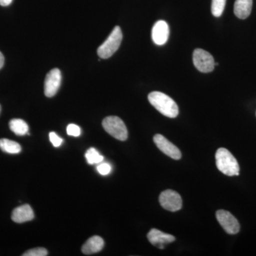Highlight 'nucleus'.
Returning a JSON list of instances; mask_svg holds the SVG:
<instances>
[{
	"instance_id": "1",
	"label": "nucleus",
	"mask_w": 256,
	"mask_h": 256,
	"mask_svg": "<svg viewBox=\"0 0 256 256\" xmlns=\"http://www.w3.org/2000/svg\"><path fill=\"white\" fill-rule=\"evenodd\" d=\"M148 100L153 107L166 117L174 118L178 116V104L172 98L159 92H152L148 96Z\"/></svg>"
},
{
	"instance_id": "2",
	"label": "nucleus",
	"mask_w": 256,
	"mask_h": 256,
	"mask_svg": "<svg viewBox=\"0 0 256 256\" xmlns=\"http://www.w3.org/2000/svg\"><path fill=\"white\" fill-rule=\"evenodd\" d=\"M216 164L220 172L227 176H238L240 168L236 159L225 148H220L216 153Z\"/></svg>"
},
{
	"instance_id": "3",
	"label": "nucleus",
	"mask_w": 256,
	"mask_h": 256,
	"mask_svg": "<svg viewBox=\"0 0 256 256\" xmlns=\"http://www.w3.org/2000/svg\"><path fill=\"white\" fill-rule=\"evenodd\" d=\"M122 33L119 26H116L105 42L98 48V55L101 58H110L120 46Z\"/></svg>"
},
{
	"instance_id": "4",
	"label": "nucleus",
	"mask_w": 256,
	"mask_h": 256,
	"mask_svg": "<svg viewBox=\"0 0 256 256\" xmlns=\"http://www.w3.org/2000/svg\"><path fill=\"white\" fill-rule=\"evenodd\" d=\"M102 124L106 132L116 139L120 141H124L128 139L127 128L124 121L117 116L106 118L102 121Z\"/></svg>"
},
{
	"instance_id": "5",
	"label": "nucleus",
	"mask_w": 256,
	"mask_h": 256,
	"mask_svg": "<svg viewBox=\"0 0 256 256\" xmlns=\"http://www.w3.org/2000/svg\"><path fill=\"white\" fill-rule=\"evenodd\" d=\"M194 65L202 73L213 72L215 67L214 58L206 50L196 48L193 53Z\"/></svg>"
},
{
	"instance_id": "6",
	"label": "nucleus",
	"mask_w": 256,
	"mask_h": 256,
	"mask_svg": "<svg viewBox=\"0 0 256 256\" xmlns=\"http://www.w3.org/2000/svg\"><path fill=\"white\" fill-rule=\"evenodd\" d=\"M159 201L161 206L170 212H178L182 206V200L180 195L178 192L171 190L162 192Z\"/></svg>"
},
{
	"instance_id": "7",
	"label": "nucleus",
	"mask_w": 256,
	"mask_h": 256,
	"mask_svg": "<svg viewBox=\"0 0 256 256\" xmlns=\"http://www.w3.org/2000/svg\"><path fill=\"white\" fill-rule=\"evenodd\" d=\"M218 223L228 234H236L240 230V225L236 218L230 212L225 210H218L216 214Z\"/></svg>"
},
{
	"instance_id": "8",
	"label": "nucleus",
	"mask_w": 256,
	"mask_h": 256,
	"mask_svg": "<svg viewBox=\"0 0 256 256\" xmlns=\"http://www.w3.org/2000/svg\"><path fill=\"white\" fill-rule=\"evenodd\" d=\"M62 82V74L60 69L54 68L47 74L44 82V94L46 97L52 98L58 92Z\"/></svg>"
},
{
	"instance_id": "9",
	"label": "nucleus",
	"mask_w": 256,
	"mask_h": 256,
	"mask_svg": "<svg viewBox=\"0 0 256 256\" xmlns=\"http://www.w3.org/2000/svg\"><path fill=\"white\" fill-rule=\"evenodd\" d=\"M153 140L156 143V146L166 156L174 160L181 159V152L178 149V148L170 142L164 136L160 134H156L153 138Z\"/></svg>"
},
{
	"instance_id": "10",
	"label": "nucleus",
	"mask_w": 256,
	"mask_h": 256,
	"mask_svg": "<svg viewBox=\"0 0 256 256\" xmlns=\"http://www.w3.org/2000/svg\"><path fill=\"white\" fill-rule=\"evenodd\" d=\"M170 36V28L168 23L163 20L156 22L152 30V38L156 45L162 46L168 42Z\"/></svg>"
},
{
	"instance_id": "11",
	"label": "nucleus",
	"mask_w": 256,
	"mask_h": 256,
	"mask_svg": "<svg viewBox=\"0 0 256 256\" xmlns=\"http://www.w3.org/2000/svg\"><path fill=\"white\" fill-rule=\"evenodd\" d=\"M148 238L153 246L160 249L164 248L166 245L175 240L174 236L163 233L161 230L156 228L151 229L150 232L148 234Z\"/></svg>"
},
{
	"instance_id": "12",
	"label": "nucleus",
	"mask_w": 256,
	"mask_h": 256,
	"mask_svg": "<svg viewBox=\"0 0 256 256\" xmlns=\"http://www.w3.org/2000/svg\"><path fill=\"white\" fill-rule=\"evenodd\" d=\"M34 218V214L28 204H24L16 207L12 214V220L15 223L22 224L30 222Z\"/></svg>"
},
{
	"instance_id": "13",
	"label": "nucleus",
	"mask_w": 256,
	"mask_h": 256,
	"mask_svg": "<svg viewBox=\"0 0 256 256\" xmlns=\"http://www.w3.org/2000/svg\"><path fill=\"white\" fill-rule=\"evenodd\" d=\"M104 239L98 236H94L82 245V254L85 255H90L100 252L104 248Z\"/></svg>"
},
{
	"instance_id": "14",
	"label": "nucleus",
	"mask_w": 256,
	"mask_h": 256,
	"mask_svg": "<svg viewBox=\"0 0 256 256\" xmlns=\"http://www.w3.org/2000/svg\"><path fill=\"white\" fill-rule=\"evenodd\" d=\"M252 0H236L234 14L242 20L248 18L252 12Z\"/></svg>"
},
{
	"instance_id": "15",
	"label": "nucleus",
	"mask_w": 256,
	"mask_h": 256,
	"mask_svg": "<svg viewBox=\"0 0 256 256\" xmlns=\"http://www.w3.org/2000/svg\"><path fill=\"white\" fill-rule=\"evenodd\" d=\"M10 128L16 136H24L28 132V126L24 120L22 119H12L10 120Z\"/></svg>"
},
{
	"instance_id": "16",
	"label": "nucleus",
	"mask_w": 256,
	"mask_h": 256,
	"mask_svg": "<svg viewBox=\"0 0 256 256\" xmlns=\"http://www.w3.org/2000/svg\"><path fill=\"white\" fill-rule=\"evenodd\" d=\"M0 149L9 154H18L22 151L21 146L18 143L5 138L0 139Z\"/></svg>"
},
{
	"instance_id": "17",
	"label": "nucleus",
	"mask_w": 256,
	"mask_h": 256,
	"mask_svg": "<svg viewBox=\"0 0 256 256\" xmlns=\"http://www.w3.org/2000/svg\"><path fill=\"white\" fill-rule=\"evenodd\" d=\"M85 156L89 164H98L102 162L104 159V156H100L95 148H92L88 150Z\"/></svg>"
},
{
	"instance_id": "18",
	"label": "nucleus",
	"mask_w": 256,
	"mask_h": 256,
	"mask_svg": "<svg viewBox=\"0 0 256 256\" xmlns=\"http://www.w3.org/2000/svg\"><path fill=\"white\" fill-rule=\"evenodd\" d=\"M226 0H212V12L216 18H220L225 9Z\"/></svg>"
},
{
	"instance_id": "19",
	"label": "nucleus",
	"mask_w": 256,
	"mask_h": 256,
	"mask_svg": "<svg viewBox=\"0 0 256 256\" xmlns=\"http://www.w3.org/2000/svg\"><path fill=\"white\" fill-rule=\"evenodd\" d=\"M48 255V252L44 248H35L30 249L23 254V256H46Z\"/></svg>"
},
{
	"instance_id": "20",
	"label": "nucleus",
	"mask_w": 256,
	"mask_h": 256,
	"mask_svg": "<svg viewBox=\"0 0 256 256\" xmlns=\"http://www.w3.org/2000/svg\"><path fill=\"white\" fill-rule=\"evenodd\" d=\"M67 133L68 136L78 137L80 134V128L75 124H70L67 126Z\"/></svg>"
},
{
	"instance_id": "21",
	"label": "nucleus",
	"mask_w": 256,
	"mask_h": 256,
	"mask_svg": "<svg viewBox=\"0 0 256 256\" xmlns=\"http://www.w3.org/2000/svg\"><path fill=\"white\" fill-rule=\"evenodd\" d=\"M50 142L52 143V144H53L55 148H58V146H60V144L63 143V139H62L56 133L54 132L50 133Z\"/></svg>"
},
{
	"instance_id": "22",
	"label": "nucleus",
	"mask_w": 256,
	"mask_h": 256,
	"mask_svg": "<svg viewBox=\"0 0 256 256\" xmlns=\"http://www.w3.org/2000/svg\"><path fill=\"white\" fill-rule=\"evenodd\" d=\"M97 170L100 174L107 175L110 172L111 166L108 163H101L97 166Z\"/></svg>"
},
{
	"instance_id": "23",
	"label": "nucleus",
	"mask_w": 256,
	"mask_h": 256,
	"mask_svg": "<svg viewBox=\"0 0 256 256\" xmlns=\"http://www.w3.org/2000/svg\"><path fill=\"white\" fill-rule=\"evenodd\" d=\"M13 0H0V5L3 6H9Z\"/></svg>"
},
{
	"instance_id": "24",
	"label": "nucleus",
	"mask_w": 256,
	"mask_h": 256,
	"mask_svg": "<svg viewBox=\"0 0 256 256\" xmlns=\"http://www.w3.org/2000/svg\"><path fill=\"white\" fill-rule=\"evenodd\" d=\"M4 56H3L2 54V52H0V69L2 68L3 66H4Z\"/></svg>"
},
{
	"instance_id": "25",
	"label": "nucleus",
	"mask_w": 256,
	"mask_h": 256,
	"mask_svg": "<svg viewBox=\"0 0 256 256\" xmlns=\"http://www.w3.org/2000/svg\"><path fill=\"white\" fill-rule=\"evenodd\" d=\"M1 110H2V108H1V106H0V112H1Z\"/></svg>"
}]
</instances>
